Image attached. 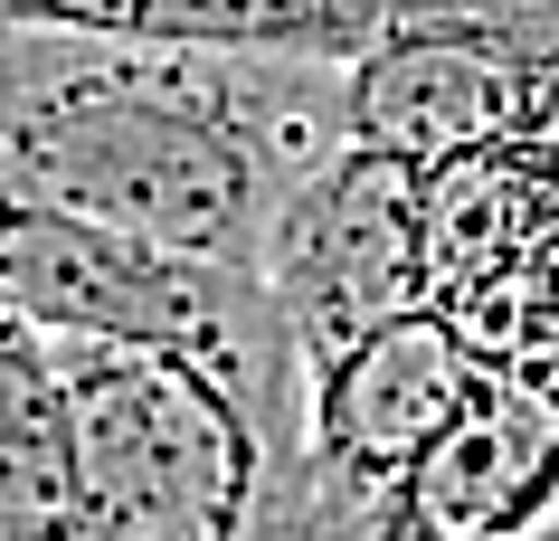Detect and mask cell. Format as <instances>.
Masks as SVG:
<instances>
[{"instance_id": "cell-10", "label": "cell", "mask_w": 559, "mask_h": 541, "mask_svg": "<svg viewBox=\"0 0 559 541\" xmlns=\"http://www.w3.org/2000/svg\"><path fill=\"white\" fill-rule=\"evenodd\" d=\"M559 247V133L474 143L427 172V275L437 295Z\"/></svg>"}, {"instance_id": "cell-5", "label": "cell", "mask_w": 559, "mask_h": 541, "mask_svg": "<svg viewBox=\"0 0 559 541\" xmlns=\"http://www.w3.org/2000/svg\"><path fill=\"white\" fill-rule=\"evenodd\" d=\"M265 295L295 332L304 371L332 361L342 342L437 304L427 275V172L380 143H332L295 180V200L265 247Z\"/></svg>"}, {"instance_id": "cell-7", "label": "cell", "mask_w": 559, "mask_h": 541, "mask_svg": "<svg viewBox=\"0 0 559 541\" xmlns=\"http://www.w3.org/2000/svg\"><path fill=\"white\" fill-rule=\"evenodd\" d=\"M559 522V371H484L474 399L437 427L399 494L380 504V541H540Z\"/></svg>"}, {"instance_id": "cell-2", "label": "cell", "mask_w": 559, "mask_h": 541, "mask_svg": "<svg viewBox=\"0 0 559 541\" xmlns=\"http://www.w3.org/2000/svg\"><path fill=\"white\" fill-rule=\"evenodd\" d=\"M86 447V541H342L304 466V380L180 342H58Z\"/></svg>"}, {"instance_id": "cell-11", "label": "cell", "mask_w": 559, "mask_h": 541, "mask_svg": "<svg viewBox=\"0 0 559 541\" xmlns=\"http://www.w3.org/2000/svg\"><path fill=\"white\" fill-rule=\"evenodd\" d=\"M437 314L465 332V352L484 361V371H531V380L559 371V247L512 257V267L437 295Z\"/></svg>"}, {"instance_id": "cell-1", "label": "cell", "mask_w": 559, "mask_h": 541, "mask_svg": "<svg viewBox=\"0 0 559 541\" xmlns=\"http://www.w3.org/2000/svg\"><path fill=\"white\" fill-rule=\"evenodd\" d=\"M352 143L342 67L0 20V180L171 257L265 275L295 180Z\"/></svg>"}, {"instance_id": "cell-9", "label": "cell", "mask_w": 559, "mask_h": 541, "mask_svg": "<svg viewBox=\"0 0 559 541\" xmlns=\"http://www.w3.org/2000/svg\"><path fill=\"white\" fill-rule=\"evenodd\" d=\"M0 541H86V447L58 342L0 314Z\"/></svg>"}, {"instance_id": "cell-4", "label": "cell", "mask_w": 559, "mask_h": 541, "mask_svg": "<svg viewBox=\"0 0 559 541\" xmlns=\"http://www.w3.org/2000/svg\"><path fill=\"white\" fill-rule=\"evenodd\" d=\"M342 124L417 172L474 143L559 133V0H389L342 67Z\"/></svg>"}, {"instance_id": "cell-6", "label": "cell", "mask_w": 559, "mask_h": 541, "mask_svg": "<svg viewBox=\"0 0 559 541\" xmlns=\"http://www.w3.org/2000/svg\"><path fill=\"white\" fill-rule=\"evenodd\" d=\"M474 380H484V361L465 352V332L437 304H417L304 371V466H313V504L342 541H380V504L474 399Z\"/></svg>"}, {"instance_id": "cell-3", "label": "cell", "mask_w": 559, "mask_h": 541, "mask_svg": "<svg viewBox=\"0 0 559 541\" xmlns=\"http://www.w3.org/2000/svg\"><path fill=\"white\" fill-rule=\"evenodd\" d=\"M0 314L38 324L48 342H180L257 380H304V352L265 275L171 257L10 180H0Z\"/></svg>"}, {"instance_id": "cell-8", "label": "cell", "mask_w": 559, "mask_h": 541, "mask_svg": "<svg viewBox=\"0 0 559 541\" xmlns=\"http://www.w3.org/2000/svg\"><path fill=\"white\" fill-rule=\"evenodd\" d=\"M389 0H0L10 30H76L133 48H209V58L352 67Z\"/></svg>"}]
</instances>
